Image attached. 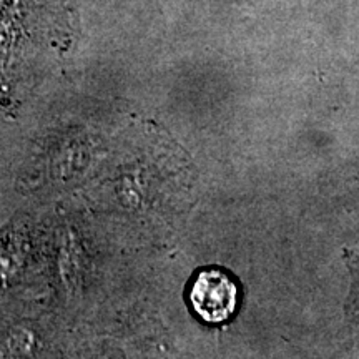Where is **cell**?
<instances>
[{"instance_id":"cell-1","label":"cell","mask_w":359,"mask_h":359,"mask_svg":"<svg viewBox=\"0 0 359 359\" xmlns=\"http://www.w3.org/2000/svg\"><path fill=\"white\" fill-rule=\"evenodd\" d=\"M190 303L201 321L222 325L230 321L240 303L238 285L226 271L208 268L195 276L190 286Z\"/></svg>"}]
</instances>
